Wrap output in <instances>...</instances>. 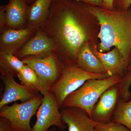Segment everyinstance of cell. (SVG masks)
<instances>
[{"label":"cell","instance_id":"obj_1","mask_svg":"<svg viewBox=\"0 0 131 131\" xmlns=\"http://www.w3.org/2000/svg\"><path fill=\"white\" fill-rule=\"evenodd\" d=\"M75 0H53L48 18L40 28L54 40L55 53L65 65L76 66L88 35L81 20L88 5Z\"/></svg>","mask_w":131,"mask_h":131},{"label":"cell","instance_id":"obj_2","mask_svg":"<svg viewBox=\"0 0 131 131\" xmlns=\"http://www.w3.org/2000/svg\"><path fill=\"white\" fill-rule=\"evenodd\" d=\"M90 14L99 22V51L112 47L118 50L128 68L131 63V9H108L88 5Z\"/></svg>","mask_w":131,"mask_h":131},{"label":"cell","instance_id":"obj_3","mask_svg":"<svg viewBox=\"0 0 131 131\" xmlns=\"http://www.w3.org/2000/svg\"><path fill=\"white\" fill-rule=\"evenodd\" d=\"M122 77L116 75L105 79L88 80L80 88L66 97L62 108H79L90 117L93 107L101 95L108 88L119 82Z\"/></svg>","mask_w":131,"mask_h":131},{"label":"cell","instance_id":"obj_4","mask_svg":"<svg viewBox=\"0 0 131 131\" xmlns=\"http://www.w3.org/2000/svg\"><path fill=\"white\" fill-rule=\"evenodd\" d=\"M131 84V75L126 74L119 82L108 88L95 104L90 118L101 124L112 122L120 99L125 101L131 99V94L129 91Z\"/></svg>","mask_w":131,"mask_h":131},{"label":"cell","instance_id":"obj_5","mask_svg":"<svg viewBox=\"0 0 131 131\" xmlns=\"http://www.w3.org/2000/svg\"><path fill=\"white\" fill-rule=\"evenodd\" d=\"M109 77L106 73L94 74L83 70L76 66L65 65L61 77L50 91L56 96L60 109L66 97L80 88L88 80Z\"/></svg>","mask_w":131,"mask_h":131},{"label":"cell","instance_id":"obj_6","mask_svg":"<svg viewBox=\"0 0 131 131\" xmlns=\"http://www.w3.org/2000/svg\"><path fill=\"white\" fill-rule=\"evenodd\" d=\"M42 98L39 94L25 102L4 106L0 108V117L8 120L15 131H31V119L40 106Z\"/></svg>","mask_w":131,"mask_h":131},{"label":"cell","instance_id":"obj_7","mask_svg":"<svg viewBox=\"0 0 131 131\" xmlns=\"http://www.w3.org/2000/svg\"><path fill=\"white\" fill-rule=\"evenodd\" d=\"M25 64L34 70L42 82L46 92L50 91L61 77L64 64L55 52L45 57H28L21 59Z\"/></svg>","mask_w":131,"mask_h":131},{"label":"cell","instance_id":"obj_8","mask_svg":"<svg viewBox=\"0 0 131 131\" xmlns=\"http://www.w3.org/2000/svg\"><path fill=\"white\" fill-rule=\"evenodd\" d=\"M56 96L50 91L43 95L42 101L37 112V119L31 131H48L51 126L57 127L60 130H65L66 125L62 120Z\"/></svg>","mask_w":131,"mask_h":131},{"label":"cell","instance_id":"obj_9","mask_svg":"<svg viewBox=\"0 0 131 131\" xmlns=\"http://www.w3.org/2000/svg\"><path fill=\"white\" fill-rule=\"evenodd\" d=\"M56 49L54 40L39 28L15 55L21 60L28 57L42 58L55 52Z\"/></svg>","mask_w":131,"mask_h":131},{"label":"cell","instance_id":"obj_10","mask_svg":"<svg viewBox=\"0 0 131 131\" xmlns=\"http://www.w3.org/2000/svg\"><path fill=\"white\" fill-rule=\"evenodd\" d=\"M1 79L5 85V89L0 101V108L16 101L25 102L40 94L26 86L19 84L11 75L1 74Z\"/></svg>","mask_w":131,"mask_h":131},{"label":"cell","instance_id":"obj_11","mask_svg":"<svg viewBox=\"0 0 131 131\" xmlns=\"http://www.w3.org/2000/svg\"><path fill=\"white\" fill-rule=\"evenodd\" d=\"M62 120L69 131H95L100 123L92 119L86 112L76 107L60 109Z\"/></svg>","mask_w":131,"mask_h":131},{"label":"cell","instance_id":"obj_12","mask_svg":"<svg viewBox=\"0 0 131 131\" xmlns=\"http://www.w3.org/2000/svg\"><path fill=\"white\" fill-rule=\"evenodd\" d=\"M37 30L7 28L0 35V51L15 55L33 36Z\"/></svg>","mask_w":131,"mask_h":131},{"label":"cell","instance_id":"obj_13","mask_svg":"<svg viewBox=\"0 0 131 131\" xmlns=\"http://www.w3.org/2000/svg\"><path fill=\"white\" fill-rule=\"evenodd\" d=\"M102 63L106 73L109 77H123L127 71V67L118 50L114 48L107 53L100 52L96 47L92 49Z\"/></svg>","mask_w":131,"mask_h":131},{"label":"cell","instance_id":"obj_14","mask_svg":"<svg viewBox=\"0 0 131 131\" xmlns=\"http://www.w3.org/2000/svg\"><path fill=\"white\" fill-rule=\"evenodd\" d=\"M28 6L26 0H8V3L5 5L7 28H26Z\"/></svg>","mask_w":131,"mask_h":131},{"label":"cell","instance_id":"obj_15","mask_svg":"<svg viewBox=\"0 0 131 131\" xmlns=\"http://www.w3.org/2000/svg\"><path fill=\"white\" fill-rule=\"evenodd\" d=\"M53 0H35L28 5L26 28L37 30L48 18Z\"/></svg>","mask_w":131,"mask_h":131},{"label":"cell","instance_id":"obj_16","mask_svg":"<svg viewBox=\"0 0 131 131\" xmlns=\"http://www.w3.org/2000/svg\"><path fill=\"white\" fill-rule=\"evenodd\" d=\"M77 66L89 73L97 74L106 73L101 61L94 54L87 42L79 50Z\"/></svg>","mask_w":131,"mask_h":131},{"label":"cell","instance_id":"obj_17","mask_svg":"<svg viewBox=\"0 0 131 131\" xmlns=\"http://www.w3.org/2000/svg\"><path fill=\"white\" fill-rule=\"evenodd\" d=\"M25 64L14 54L0 51L1 75H9L14 77L24 68Z\"/></svg>","mask_w":131,"mask_h":131},{"label":"cell","instance_id":"obj_18","mask_svg":"<svg viewBox=\"0 0 131 131\" xmlns=\"http://www.w3.org/2000/svg\"><path fill=\"white\" fill-rule=\"evenodd\" d=\"M21 84L30 88L43 95L46 93L40 79L34 70L28 65L25 64L24 68L17 75Z\"/></svg>","mask_w":131,"mask_h":131},{"label":"cell","instance_id":"obj_19","mask_svg":"<svg viewBox=\"0 0 131 131\" xmlns=\"http://www.w3.org/2000/svg\"><path fill=\"white\" fill-rule=\"evenodd\" d=\"M112 122L122 125L131 131V98L128 101L120 99Z\"/></svg>","mask_w":131,"mask_h":131},{"label":"cell","instance_id":"obj_20","mask_svg":"<svg viewBox=\"0 0 131 131\" xmlns=\"http://www.w3.org/2000/svg\"><path fill=\"white\" fill-rule=\"evenodd\" d=\"M95 131H130L126 127L112 122L105 124H100Z\"/></svg>","mask_w":131,"mask_h":131},{"label":"cell","instance_id":"obj_21","mask_svg":"<svg viewBox=\"0 0 131 131\" xmlns=\"http://www.w3.org/2000/svg\"><path fill=\"white\" fill-rule=\"evenodd\" d=\"M7 29L6 15L5 5H2L0 7V32L1 33Z\"/></svg>","mask_w":131,"mask_h":131},{"label":"cell","instance_id":"obj_22","mask_svg":"<svg viewBox=\"0 0 131 131\" xmlns=\"http://www.w3.org/2000/svg\"><path fill=\"white\" fill-rule=\"evenodd\" d=\"M0 131H15L9 121L0 117Z\"/></svg>","mask_w":131,"mask_h":131},{"label":"cell","instance_id":"obj_23","mask_svg":"<svg viewBox=\"0 0 131 131\" xmlns=\"http://www.w3.org/2000/svg\"><path fill=\"white\" fill-rule=\"evenodd\" d=\"M117 6L119 9L126 10L129 9L131 6V0H115Z\"/></svg>","mask_w":131,"mask_h":131},{"label":"cell","instance_id":"obj_24","mask_svg":"<svg viewBox=\"0 0 131 131\" xmlns=\"http://www.w3.org/2000/svg\"><path fill=\"white\" fill-rule=\"evenodd\" d=\"M84 3L88 5L103 8V0H75Z\"/></svg>","mask_w":131,"mask_h":131},{"label":"cell","instance_id":"obj_25","mask_svg":"<svg viewBox=\"0 0 131 131\" xmlns=\"http://www.w3.org/2000/svg\"><path fill=\"white\" fill-rule=\"evenodd\" d=\"M115 0H103V8L108 9H114Z\"/></svg>","mask_w":131,"mask_h":131},{"label":"cell","instance_id":"obj_26","mask_svg":"<svg viewBox=\"0 0 131 131\" xmlns=\"http://www.w3.org/2000/svg\"><path fill=\"white\" fill-rule=\"evenodd\" d=\"M35 1V0H26V1L29 5Z\"/></svg>","mask_w":131,"mask_h":131},{"label":"cell","instance_id":"obj_27","mask_svg":"<svg viewBox=\"0 0 131 131\" xmlns=\"http://www.w3.org/2000/svg\"><path fill=\"white\" fill-rule=\"evenodd\" d=\"M56 130V128L54 126V127H52V129H50L48 131H55Z\"/></svg>","mask_w":131,"mask_h":131},{"label":"cell","instance_id":"obj_28","mask_svg":"<svg viewBox=\"0 0 131 131\" xmlns=\"http://www.w3.org/2000/svg\"><path fill=\"white\" fill-rule=\"evenodd\" d=\"M131 70V63L128 66V68H127V70Z\"/></svg>","mask_w":131,"mask_h":131}]
</instances>
